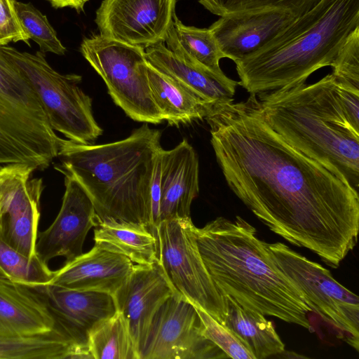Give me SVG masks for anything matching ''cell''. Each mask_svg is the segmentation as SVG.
Segmentation results:
<instances>
[{
    "label": "cell",
    "instance_id": "1",
    "mask_svg": "<svg viewBox=\"0 0 359 359\" xmlns=\"http://www.w3.org/2000/svg\"><path fill=\"white\" fill-rule=\"evenodd\" d=\"M205 118L230 189L272 232L338 268L357 243L358 191L282 139L256 94L215 104Z\"/></svg>",
    "mask_w": 359,
    "mask_h": 359
},
{
    "label": "cell",
    "instance_id": "2",
    "mask_svg": "<svg viewBox=\"0 0 359 359\" xmlns=\"http://www.w3.org/2000/svg\"><path fill=\"white\" fill-rule=\"evenodd\" d=\"M205 266L219 292L245 309L312 330L313 311L276 264L267 243L240 216L219 217L196 230Z\"/></svg>",
    "mask_w": 359,
    "mask_h": 359
},
{
    "label": "cell",
    "instance_id": "3",
    "mask_svg": "<svg viewBox=\"0 0 359 359\" xmlns=\"http://www.w3.org/2000/svg\"><path fill=\"white\" fill-rule=\"evenodd\" d=\"M161 137L159 130L144 123L128 137L110 143L62 139L57 155L61 163L55 168L70 173L83 186L97 222L136 223L152 231L151 189Z\"/></svg>",
    "mask_w": 359,
    "mask_h": 359
},
{
    "label": "cell",
    "instance_id": "4",
    "mask_svg": "<svg viewBox=\"0 0 359 359\" xmlns=\"http://www.w3.org/2000/svg\"><path fill=\"white\" fill-rule=\"evenodd\" d=\"M256 95L265 121L282 139L358 191L359 130L343 110L332 73Z\"/></svg>",
    "mask_w": 359,
    "mask_h": 359
},
{
    "label": "cell",
    "instance_id": "5",
    "mask_svg": "<svg viewBox=\"0 0 359 359\" xmlns=\"http://www.w3.org/2000/svg\"><path fill=\"white\" fill-rule=\"evenodd\" d=\"M359 28V0H320L270 41L237 60L238 85L250 94L304 83L332 67Z\"/></svg>",
    "mask_w": 359,
    "mask_h": 359
},
{
    "label": "cell",
    "instance_id": "6",
    "mask_svg": "<svg viewBox=\"0 0 359 359\" xmlns=\"http://www.w3.org/2000/svg\"><path fill=\"white\" fill-rule=\"evenodd\" d=\"M62 140L28 80L0 46V164L43 170L57 157Z\"/></svg>",
    "mask_w": 359,
    "mask_h": 359
},
{
    "label": "cell",
    "instance_id": "7",
    "mask_svg": "<svg viewBox=\"0 0 359 359\" xmlns=\"http://www.w3.org/2000/svg\"><path fill=\"white\" fill-rule=\"evenodd\" d=\"M2 50L28 80L55 131L83 144L91 143L102 134L93 116L92 99L79 86L80 75L57 72L40 50L32 54L8 45Z\"/></svg>",
    "mask_w": 359,
    "mask_h": 359
},
{
    "label": "cell",
    "instance_id": "8",
    "mask_svg": "<svg viewBox=\"0 0 359 359\" xmlns=\"http://www.w3.org/2000/svg\"><path fill=\"white\" fill-rule=\"evenodd\" d=\"M81 53L128 116L152 124L165 121L152 97L144 48L99 34L83 40Z\"/></svg>",
    "mask_w": 359,
    "mask_h": 359
},
{
    "label": "cell",
    "instance_id": "9",
    "mask_svg": "<svg viewBox=\"0 0 359 359\" xmlns=\"http://www.w3.org/2000/svg\"><path fill=\"white\" fill-rule=\"evenodd\" d=\"M196 230L191 217L161 222L155 230L157 261L179 294L224 325L227 299L217 290L205 266Z\"/></svg>",
    "mask_w": 359,
    "mask_h": 359
},
{
    "label": "cell",
    "instance_id": "10",
    "mask_svg": "<svg viewBox=\"0 0 359 359\" xmlns=\"http://www.w3.org/2000/svg\"><path fill=\"white\" fill-rule=\"evenodd\" d=\"M276 264L295 285L306 303L359 350V299L337 281L330 271L283 243H267Z\"/></svg>",
    "mask_w": 359,
    "mask_h": 359
},
{
    "label": "cell",
    "instance_id": "11",
    "mask_svg": "<svg viewBox=\"0 0 359 359\" xmlns=\"http://www.w3.org/2000/svg\"><path fill=\"white\" fill-rule=\"evenodd\" d=\"M140 359H215L228 356L203 334L194 306L178 292L155 313Z\"/></svg>",
    "mask_w": 359,
    "mask_h": 359
},
{
    "label": "cell",
    "instance_id": "12",
    "mask_svg": "<svg viewBox=\"0 0 359 359\" xmlns=\"http://www.w3.org/2000/svg\"><path fill=\"white\" fill-rule=\"evenodd\" d=\"M25 163L0 164V232L13 248L34 257L40 219L42 179Z\"/></svg>",
    "mask_w": 359,
    "mask_h": 359
},
{
    "label": "cell",
    "instance_id": "13",
    "mask_svg": "<svg viewBox=\"0 0 359 359\" xmlns=\"http://www.w3.org/2000/svg\"><path fill=\"white\" fill-rule=\"evenodd\" d=\"M177 0H103L95 22L100 34L144 49L164 43Z\"/></svg>",
    "mask_w": 359,
    "mask_h": 359
},
{
    "label": "cell",
    "instance_id": "14",
    "mask_svg": "<svg viewBox=\"0 0 359 359\" xmlns=\"http://www.w3.org/2000/svg\"><path fill=\"white\" fill-rule=\"evenodd\" d=\"M319 1L221 16L209 29L224 57L235 62L270 41Z\"/></svg>",
    "mask_w": 359,
    "mask_h": 359
},
{
    "label": "cell",
    "instance_id": "15",
    "mask_svg": "<svg viewBox=\"0 0 359 359\" xmlns=\"http://www.w3.org/2000/svg\"><path fill=\"white\" fill-rule=\"evenodd\" d=\"M65 175V191L57 216L46 230L38 233L36 256L45 264L59 256L71 261L83 254L86 237L97 223L93 203L80 182L70 173Z\"/></svg>",
    "mask_w": 359,
    "mask_h": 359
},
{
    "label": "cell",
    "instance_id": "16",
    "mask_svg": "<svg viewBox=\"0 0 359 359\" xmlns=\"http://www.w3.org/2000/svg\"><path fill=\"white\" fill-rule=\"evenodd\" d=\"M175 292L157 261L149 265L135 264L114 295L116 311L126 320L138 353L155 313Z\"/></svg>",
    "mask_w": 359,
    "mask_h": 359
},
{
    "label": "cell",
    "instance_id": "17",
    "mask_svg": "<svg viewBox=\"0 0 359 359\" xmlns=\"http://www.w3.org/2000/svg\"><path fill=\"white\" fill-rule=\"evenodd\" d=\"M46 299L56 325L72 340L88 346L90 331L116 312L109 294L47 285L35 290Z\"/></svg>",
    "mask_w": 359,
    "mask_h": 359
},
{
    "label": "cell",
    "instance_id": "18",
    "mask_svg": "<svg viewBox=\"0 0 359 359\" xmlns=\"http://www.w3.org/2000/svg\"><path fill=\"white\" fill-rule=\"evenodd\" d=\"M128 257L97 245L88 252L65 262L53 271L48 285L112 295L126 283L134 268Z\"/></svg>",
    "mask_w": 359,
    "mask_h": 359
},
{
    "label": "cell",
    "instance_id": "19",
    "mask_svg": "<svg viewBox=\"0 0 359 359\" xmlns=\"http://www.w3.org/2000/svg\"><path fill=\"white\" fill-rule=\"evenodd\" d=\"M199 193V161L194 147L184 139L161 151L160 222L190 217L192 201Z\"/></svg>",
    "mask_w": 359,
    "mask_h": 359
},
{
    "label": "cell",
    "instance_id": "20",
    "mask_svg": "<svg viewBox=\"0 0 359 359\" xmlns=\"http://www.w3.org/2000/svg\"><path fill=\"white\" fill-rule=\"evenodd\" d=\"M56 326L39 292L0 279V337L45 334Z\"/></svg>",
    "mask_w": 359,
    "mask_h": 359
},
{
    "label": "cell",
    "instance_id": "21",
    "mask_svg": "<svg viewBox=\"0 0 359 359\" xmlns=\"http://www.w3.org/2000/svg\"><path fill=\"white\" fill-rule=\"evenodd\" d=\"M148 63L173 78L203 100L212 105L233 100L236 81L189 62L168 50L164 43L144 49Z\"/></svg>",
    "mask_w": 359,
    "mask_h": 359
},
{
    "label": "cell",
    "instance_id": "22",
    "mask_svg": "<svg viewBox=\"0 0 359 359\" xmlns=\"http://www.w3.org/2000/svg\"><path fill=\"white\" fill-rule=\"evenodd\" d=\"M147 74L153 100L170 126L205 118L213 106L148 62Z\"/></svg>",
    "mask_w": 359,
    "mask_h": 359
},
{
    "label": "cell",
    "instance_id": "23",
    "mask_svg": "<svg viewBox=\"0 0 359 359\" xmlns=\"http://www.w3.org/2000/svg\"><path fill=\"white\" fill-rule=\"evenodd\" d=\"M94 228L95 245L122 255L136 264L157 262V238L146 226L108 220L97 222Z\"/></svg>",
    "mask_w": 359,
    "mask_h": 359
},
{
    "label": "cell",
    "instance_id": "24",
    "mask_svg": "<svg viewBox=\"0 0 359 359\" xmlns=\"http://www.w3.org/2000/svg\"><path fill=\"white\" fill-rule=\"evenodd\" d=\"M93 359L57 325L45 334L0 337V359Z\"/></svg>",
    "mask_w": 359,
    "mask_h": 359
},
{
    "label": "cell",
    "instance_id": "25",
    "mask_svg": "<svg viewBox=\"0 0 359 359\" xmlns=\"http://www.w3.org/2000/svg\"><path fill=\"white\" fill-rule=\"evenodd\" d=\"M228 309L224 325L242 342L254 359L276 356L285 351V344L274 324L265 316L245 309L226 297Z\"/></svg>",
    "mask_w": 359,
    "mask_h": 359
},
{
    "label": "cell",
    "instance_id": "26",
    "mask_svg": "<svg viewBox=\"0 0 359 359\" xmlns=\"http://www.w3.org/2000/svg\"><path fill=\"white\" fill-rule=\"evenodd\" d=\"M164 43L180 57L215 74H224L219 66L224 56L209 28L185 25L175 15Z\"/></svg>",
    "mask_w": 359,
    "mask_h": 359
},
{
    "label": "cell",
    "instance_id": "27",
    "mask_svg": "<svg viewBox=\"0 0 359 359\" xmlns=\"http://www.w3.org/2000/svg\"><path fill=\"white\" fill-rule=\"evenodd\" d=\"M88 346L93 359H140L128 323L117 311L90 331Z\"/></svg>",
    "mask_w": 359,
    "mask_h": 359
},
{
    "label": "cell",
    "instance_id": "28",
    "mask_svg": "<svg viewBox=\"0 0 359 359\" xmlns=\"http://www.w3.org/2000/svg\"><path fill=\"white\" fill-rule=\"evenodd\" d=\"M53 271L36 255L31 258L15 250L0 232V279L37 290L49 283Z\"/></svg>",
    "mask_w": 359,
    "mask_h": 359
},
{
    "label": "cell",
    "instance_id": "29",
    "mask_svg": "<svg viewBox=\"0 0 359 359\" xmlns=\"http://www.w3.org/2000/svg\"><path fill=\"white\" fill-rule=\"evenodd\" d=\"M15 7L24 30L30 39L39 45L40 51L43 53L65 55L66 48L58 39L46 15L30 3L15 0Z\"/></svg>",
    "mask_w": 359,
    "mask_h": 359
},
{
    "label": "cell",
    "instance_id": "30",
    "mask_svg": "<svg viewBox=\"0 0 359 359\" xmlns=\"http://www.w3.org/2000/svg\"><path fill=\"white\" fill-rule=\"evenodd\" d=\"M194 307L201 321L203 334L224 351L228 358L254 359L250 352L227 327L202 309Z\"/></svg>",
    "mask_w": 359,
    "mask_h": 359
},
{
    "label": "cell",
    "instance_id": "31",
    "mask_svg": "<svg viewBox=\"0 0 359 359\" xmlns=\"http://www.w3.org/2000/svg\"><path fill=\"white\" fill-rule=\"evenodd\" d=\"M332 67L338 81L359 88V28L341 47Z\"/></svg>",
    "mask_w": 359,
    "mask_h": 359
},
{
    "label": "cell",
    "instance_id": "32",
    "mask_svg": "<svg viewBox=\"0 0 359 359\" xmlns=\"http://www.w3.org/2000/svg\"><path fill=\"white\" fill-rule=\"evenodd\" d=\"M318 0H198L211 13L219 17L274 6H294Z\"/></svg>",
    "mask_w": 359,
    "mask_h": 359
},
{
    "label": "cell",
    "instance_id": "33",
    "mask_svg": "<svg viewBox=\"0 0 359 359\" xmlns=\"http://www.w3.org/2000/svg\"><path fill=\"white\" fill-rule=\"evenodd\" d=\"M15 7V0H0V46L22 41L30 46Z\"/></svg>",
    "mask_w": 359,
    "mask_h": 359
},
{
    "label": "cell",
    "instance_id": "34",
    "mask_svg": "<svg viewBox=\"0 0 359 359\" xmlns=\"http://www.w3.org/2000/svg\"><path fill=\"white\" fill-rule=\"evenodd\" d=\"M336 80L343 110L351 125L359 130V90L348 83Z\"/></svg>",
    "mask_w": 359,
    "mask_h": 359
},
{
    "label": "cell",
    "instance_id": "35",
    "mask_svg": "<svg viewBox=\"0 0 359 359\" xmlns=\"http://www.w3.org/2000/svg\"><path fill=\"white\" fill-rule=\"evenodd\" d=\"M56 8L69 7L78 11H82L89 0H47Z\"/></svg>",
    "mask_w": 359,
    "mask_h": 359
}]
</instances>
